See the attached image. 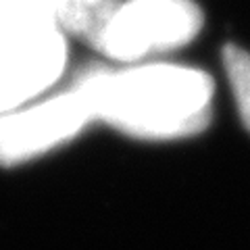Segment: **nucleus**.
Returning a JSON list of instances; mask_svg holds the SVG:
<instances>
[{
    "mask_svg": "<svg viewBox=\"0 0 250 250\" xmlns=\"http://www.w3.org/2000/svg\"><path fill=\"white\" fill-rule=\"evenodd\" d=\"M73 85L94 121L140 140H179L205 131L213 117V77L173 62L92 67Z\"/></svg>",
    "mask_w": 250,
    "mask_h": 250,
    "instance_id": "f257e3e1",
    "label": "nucleus"
},
{
    "mask_svg": "<svg viewBox=\"0 0 250 250\" xmlns=\"http://www.w3.org/2000/svg\"><path fill=\"white\" fill-rule=\"evenodd\" d=\"M65 65L67 36L52 21L0 11V115L42 96Z\"/></svg>",
    "mask_w": 250,
    "mask_h": 250,
    "instance_id": "f03ea898",
    "label": "nucleus"
},
{
    "mask_svg": "<svg viewBox=\"0 0 250 250\" xmlns=\"http://www.w3.org/2000/svg\"><path fill=\"white\" fill-rule=\"evenodd\" d=\"M202 23L194 0H125L117 4L96 50L113 61L136 62L190 44Z\"/></svg>",
    "mask_w": 250,
    "mask_h": 250,
    "instance_id": "7ed1b4c3",
    "label": "nucleus"
},
{
    "mask_svg": "<svg viewBox=\"0 0 250 250\" xmlns=\"http://www.w3.org/2000/svg\"><path fill=\"white\" fill-rule=\"evenodd\" d=\"M94 121L82 92L69 90L27 103L0 115V165L11 167L38 159L67 144Z\"/></svg>",
    "mask_w": 250,
    "mask_h": 250,
    "instance_id": "20e7f679",
    "label": "nucleus"
},
{
    "mask_svg": "<svg viewBox=\"0 0 250 250\" xmlns=\"http://www.w3.org/2000/svg\"><path fill=\"white\" fill-rule=\"evenodd\" d=\"M119 0H0V11L48 19L65 36L96 48Z\"/></svg>",
    "mask_w": 250,
    "mask_h": 250,
    "instance_id": "39448f33",
    "label": "nucleus"
},
{
    "mask_svg": "<svg viewBox=\"0 0 250 250\" xmlns=\"http://www.w3.org/2000/svg\"><path fill=\"white\" fill-rule=\"evenodd\" d=\"M223 67L246 129L250 131V52L236 44L223 46Z\"/></svg>",
    "mask_w": 250,
    "mask_h": 250,
    "instance_id": "423d86ee",
    "label": "nucleus"
}]
</instances>
